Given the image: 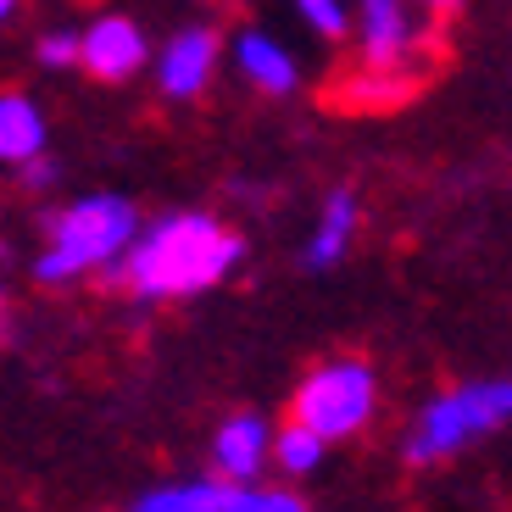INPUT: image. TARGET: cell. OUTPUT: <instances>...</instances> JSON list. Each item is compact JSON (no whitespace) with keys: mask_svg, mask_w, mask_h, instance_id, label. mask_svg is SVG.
<instances>
[{"mask_svg":"<svg viewBox=\"0 0 512 512\" xmlns=\"http://www.w3.org/2000/svg\"><path fill=\"white\" fill-rule=\"evenodd\" d=\"M245 256V240L234 229H223L206 212H173V218L151 223L128 240V251L117 256L112 279H123L140 301H173V295H201L212 284H223Z\"/></svg>","mask_w":512,"mask_h":512,"instance_id":"obj_1","label":"cell"},{"mask_svg":"<svg viewBox=\"0 0 512 512\" xmlns=\"http://www.w3.org/2000/svg\"><path fill=\"white\" fill-rule=\"evenodd\" d=\"M140 234V212L123 195H84V201L62 206L51 218V240L34 262L39 284H73L106 273L117 256L128 251V240Z\"/></svg>","mask_w":512,"mask_h":512,"instance_id":"obj_2","label":"cell"},{"mask_svg":"<svg viewBox=\"0 0 512 512\" xmlns=\"http://www.w3.org/2000/svg\"><path fill=\"white\" fill-rule=\"evenodd\" d=\"M501 423H512V379H474L457 384L446 396H435L418 412L407 435V462L429 468V462H446L457 451H468L474 440L496 435Z\"/></svg>","mask_w":512,"mask_h":512,"instance_id":"obj_3","label":"cell"},{"mask_svg":"<svg viewBox=\"0 0 512 512\" xmlns=\"http://www.w3.org/2000/svg\"><path fill=\"white\" fill-rule=\"evenodd\" d=\"M373 407H379V379H373V368L357 357H334L301 379L290 423H301V429H312L323 440H346L373 418Z\"/></svg>","mask_w":512,"mask_h":512,"instance_id":"obj_4","label":"cell"},{"mask_svg":"<svg viewBox=\"0 0 512 512\" xmlns=\"http://www.w3.org/2000/svg\"><path fill=\"white\" fill-rule=\"evenodd\" d=\"M351 34L362 45V78L373 90L368 95H390L396 78L407 84L423 51V17L412 0H357L351 6Z\"/></svg>","mask_w":512,"mask_h":512,"instance_id":"obj_5","label":"cell"},{"mask_svg":"<svg viewBox=\"0 0 512 512\" xmlns=\"http://www.w3.org/2000/svg\"><path fill=\"white\" fill-rule=\"evenodd\" d=\"M78 62L90 67L101 84H123V78H134L145 62H151V45H145V28L134 23V17H95L84 34H78Z\"/></svg>","mask_w":512,"mask_h":512,"instance_id":"obj_6","label":"cell"},{"mask_svg":"<svg viewBox=\"0 0 512 512\" xmlns=\"http://www.w3.org/2000/svg\"><path fill=\"white\" fill-rule=\"evenodd\" d=\"M212 73H218V34L201 23L179 28L156 56V84H162L167 101H195L212 84Z\"/></svg>","mask_w":512,"mask_h":512,"instance_id":"obj_7","label":"cell"},{"mask_svg":"<svg viewBox=\"0 0 512 512\" xmlns=\"http://www.w3.org/2000/svg\"><path fill=\"white\" fill-rule=\"evenodd\" d=\"M268 451H273V429L256 412H234V418H223L218 435H212V462H218V474L234 479V485H251L268 468Z\"/></svg>","mask_w":512,"mask_h":512,"instance_id":"obj_8","label":"cell"},{"mask_svg":"<svg viewBox=\"0 0 512 512\" xmlns=\"http://www.w3.org/2000/svg\"><path fill=\"white\" fill-rule=\"evenodd\" d=\"M234 67L262 95H295V84H301L295 56L273 34H262V28H240V39H234Z\"/></svg>","mask_w":512,"mask_h":512,"instance_id":"obj_9","label":"cell"},{"mask_svg":"<svg viewBox=\"0 0 512 512\" xmlns=\"http://www.w3.org/2000/svg\"><path fill=\"white\" fill-rule=\"evenodd\" d=\"M45 140H51V128H45L39 101H28L17 90L0 95V162L6 167L34 162V156H45Z\"/></svg>","mask_w":512,"mask_h":512,"instance_id":"obj_10","label":"cell"},{"mask_svg":"<svg viewBox=\"0 0 512 512\" xmlns=\"http://www.w3.org/2000/svg\"><path fill=\"white\" fill-rule=\"evenodd\" d=\"M351 240H357V195L340 190V195L323 201V218H318V229H312V240H307V268L312 273L334 268V262L351 251Z\"/></svg>","mask_w":512,"mask_h":512,"instance_id":"obj_11","label":"cell"},{"mask_svg":"<svg viewBox=\"0 0 512 512\" xmlns=\"http://www.w3.org/2000/svg\"><path fill=\"white\" fill-rule=\"evenodd\" d=\"M223 479H190V485H162L134 501V512H218Z\"/></svg>","mask_w":512,"mask_h":512,"instance_id":"obj_12","label":"cell"},{"mask_svg":"<svg viewBox=\"0 0 512 512\" xmlns=\"http://www.w3.org/2000/svg\"><path fill=\"white\" fill-rule=\"evenodd\" d=\"M323 451H329V440L312 435V429H301V423H290V429L273 435L268 462H279V474H290V479H307V474H318Z\"/></svg>","mask_w":512,"mask_h":512,"instance_id":"obj_13","label":"cell"},{"mask_svg":"<svg viewBox=\"0 0 512 512\" xmlns=\"http://www.w3.org/2000/svg\"><path fill=\"white\" fill-rule=\"evenodd\" d=\"M218 512H307L301 507V496H290V490H268V485H234V479H223V507Z\"/></svg>","mask_w":512,"mask_h":512,"instance_id":"obj_14","label":"cell"},{"mask_svg":"<svg viewBox=\"0 0 512 512\" xmlns=\"http://www.w3.org/2000/svg\"><path fill=\"white\" fill-rule=\"evenodd\" d=\"M295 12L307 17V28L323 34V39H346L351 34V6L346 0H295Z\"/></svg>","mask_w":512,"mask_h":512,"instance_id":"obj_15","label":"cell"},{"mask_svg":"<svg viewBox=\"0 0 512 512\" xmlns=\"http://www.w3.org/2000/svg\"><path fill=\"white\" fill-rule=\"evenodd\" d=\"M34 56L45 67H73L78 62V34H73V28H51V34H39Z\"/></svg>","mask_w":512,"mask_h":512,"instance_id":"obj_16","label":"cell"},{"mask_svg":"<svg viewBox=\"0 0 512 512\" xmlns=\"http://www.w3.org/2000/svg\"><path fill=\"white\" fill-rule=\"evenodd\" d=\"M17 173H23V190H51V184H56V162H45V156L23 162Z\"/></svg>","mask_w":512,"mask_h":512,"instance_id":"obj_17","label":"cell"},{"mask_svg":"<svg viewBox=\"0 0 512 512\" xmlns=\"http://www.w3.org/2000/svg\"><path fill=\"white\" fill-rule=\"evenodd\" d=\"M412 6H418V12H457L462 0H412Z\"/></svg>","mask_w":512,"mask_h":512,"instance_id":"obj_18","label":"cell"},{"mask_svg":"<svg viewBox=\"0 0 512 512\" xmlns=\"http://www.w3.org/2000/svg\"><path fill=\"white\" fill-rule=\"evenodd\" d=\"M12 12H17V0H0V23H6Z\"/></svg>","mask_w":512,"mask_h":512,"instance_id":"obj_19","label":"cell"}]
</instances>
